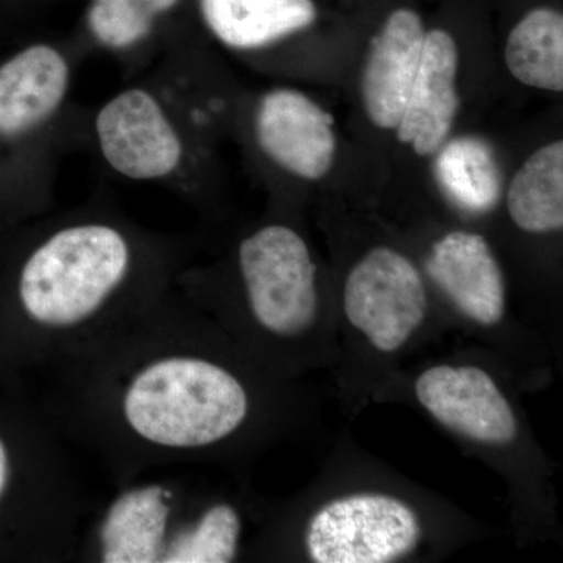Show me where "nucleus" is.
Here are the masks:
<instances>
[{
  "label": "nucleus",
  "instance_id": "f257e3e1",
  "mask_svg": "<svg viewBox=\"0 0 563 563\" xmlns=\"http://www.w3.org/2000/svg\"><path fill=\"white\" fill-rule=\"evenodd\" d=\"M131 335V333H129ZM110 363L99 395L102 428L151 457H181L224 442L247 420L250 395L220 363L181 340L135 333Z\"/></svg>",
  "mask_w": 563,
  "mask_h": 563
},
{
  "label": "nucleus",
  "instance_id": "f03ea898",
  "mask_svg": "<svg viewBox=\"0 0 563 563\" xmlns=\"http://www.w3.org/2000/svg\"><path fill=\"white\" fill-rule=\"evenodd\" d=\"M128 236L103 222H81L52 233L25 258L18 301L52 347L109 342L113 317L132 273Z\"/></svg>",
  "mask_w": 563,
  "mask_h": 563
},
{
  "label": "nucleus",
  "instance_id": "7ed1b4c3",
  "mask_svg": "<svg viewBox=\"0 0 563 563\" xmlns=\"http://www.w3.org/2000/svg\"><path fill=\"white\" fill-rule=\"evenodd\" d=\"M240 273L252 318L263 331L295 339L317 321V265L306 242L285 225H266L244 239Z\"/></svg>",
  "mask_w": 563,
  "mask_h": 563
},
{
  "label": "nucleus",
  "instance_id": "20e7f679",
  "mask_svg": "<svg viewBox=\"0 0 563 563\" xmlns=\"http://www.w3.org/2000/svg\"><path fill=\"white\" fill-rule=\"evenodd\" d=\"M420 518L406 503L361 493L325 504L310 520L306 547L318 563H387L412 553Z\"/></svg>",
  "mask_w": 563,
  "mask_h": 563
},
{
  "label": "nucleus",
  "instance_id": "39448f33",
  "mask_svg": "<svg viewBox=\"0 0 563 563\" xmlns=\"http://www.w3.org/2000/svg\"><path fill=\"white\" fill-rule=\"evenodd\" d=\"M96 133L103 158L129 179H162L179 168V133L147 91L133 88L107 102L96 118Z\"/></svg>",
  "mask_w": 563,
  "mask_h": 563
},
{
  "label": "nucleus",
  "instance_id": "423d86ee",
  "mask_svg": "<svg viewBox=\"0 0 563 563\" xmlns=\"http://www.w3.org/2000/svg\"><path fill=\"white\" fill-rule=\"evenodd\" d=\"M255 135L274 163L302 179H321L331 169L335 154L331 114L302 92L274 90L263 96Z\"/></svg>",
  "mask_w": 563,
  "mask_h": 563
},
{
  "label": "nucleus",
  "instance_id": "0eeeda50",
  "mask_svg": "<svg viewBox=\"0 0 563 563\" xmlns=\"http://www.w3.org/2000/svg\"><path fill=\"white\" fill-rule=\"evenodd\" d=\"M176 495L165 484L122 492L107 507L95 536V558L103 563H162L174 523Z\"/></svg>",
  "mask_w": 563,
  "mask_h": 563
},
{
  "label": "nucleus",
  "instance_id": "6e6552de",
  "mask_svg": "<svg viewBox=\"0 0 563 563\" xmlns=\"http://www.w3.org/2000/svg\"><path fill=\"white\" fill-rule=\"evenodd\" d=\"M424 40L421 18L407 9L393 11L374 38L362 90L366 113L377 128H398L420 69Z\"/></svg>",
  "mask_w": 563,
  "mask_h": 563
},
{
  "label": "nucleus",
  "instance_id": "1a4fd4ad",
  "mask_svg": "<svg viewBox=\"0 0 563 563\" xmlns=\"http://www.w3.org/2000/svg\"><path fill=\"white\" fill-rule=\"evenodd\" d=\"M428 273L470 320L487 328L501 322L506 314V282L484 236L448 233L433 244Z\"/></svg>",
  "mask_w": 563,
  "mask_h": 563
},
{
  "label": "nucleus",
  "instance_id": "9d476101",
  "mask_svg": "<svg viewBox=\"0 0 563 563\" xmlns=\"http://www.w3.org/2000/svg\"><path fill=\"white\" fill-rule=\"evenodd\" d=\"M459 52L450 33H426L417 79L407 99L398 139L420 155H432L442 147L459 110L455 77Z\"/></svg>",
  "mask_w": 563,
  "mask_h": 563
},
{
  "label": "nucleus",
  "instance_id": "9b49d317",
  "mask_svg": "<svg viewBox=\"0 0 563 563\" xmlns=\"http://www.w3.org/2000/svg\"><path fill=\"white\" fill-rule=\"evenodd\" d=\"M69 87L65 57L33 44L0 65V140H16L35 131L60 109Z\"/></svg>",
  "mask_w": 563,
  "mask_h": 563
},
{
  "label": "nucleus",
  "instance_id": "f8f14e48",
  "mask_svg": "<svg viewBox=\"0 0 563 563\" xmlns=\"http://www.w3.org/2000/svg\"><path fill=\"white\" fill-rule=\"evenodd\" d=\"M203 22L225 46L258 49L310 27L312 0H199Z\"/></svg>",
  "mask_w": 563,
  "mask_h": 563
},
{
  "label": "nucleus",
  "instance_id": "ddd939ff",
  "mask_svg": "<svg viewBox=\"0 0 563 563\" xmlns=\"http://www.w3.org/2000/svg\"><path fill=\"white\" fill-rule=\"evenodd\" d=\"M507 209L525 232L544 233L563 228V143L554 141L532 154L515 174L507 192Z\"/></svg>",
  "mask_w": 563,
  "mask_h": 563
},
{
  "label": "nucleus",
  "instance_id": "4468645a",
  "mask_svg": "<svg viewBox=\"0 0 563 563\" xmlns=\"http://www.w3.org/2000/svg\"><path fill=\"white\" fill-rule=\"evenodd\" d=\"M437 152V180L455 206L484 213L498 203L501 172L492 147L484 140L461 136L442 144Z\"/></svg>",
  "mask_w": 563,
  "mask_h": 563
},
{
  "label": "nucleus",
  "instance_id": "2eb2a0df",
  "mask_svg": "<svg viewBox=\"0 0 563 563\" xmlns=\"http://www.w3.org/2000/svg\"><path fill=\"white\" fill-rule=\"evenodd\" d=\"M507 68L515 79L540 90H563V18L536 9L515 25L506 44Z\"/></svg>",
  "mask_w": 563,
  "mask_h": 563
},
{
  "label": "nucleus",
  "instance_id": "dca6fc26",
  "mask_svg": "<svg viewBox=\"0 0 563 563\" xmlns=\"http://www.w3.org/2000/svg\"><path fill=\"white\" fill-rule=\"evenodd\" d=\"M242 518L229 504H214L191 523L174 529L162 563H228L239 553Z\"/></svg>",
  "mask_w": 563,
  "mask_h": 563
},
{
  "label": "nucleus",
  "instance_id": "f3484780",
  "mask_svg": "<svg viewBox=\"0 0 563 563\" xmlns=\"http://www.w3.org/2000/svg\"><path fill=\"white\" fill-rule=\"evenodd\" d=\"M180 0H92L88 22L95 38L111 49H125L150 35L155 18Z\"/></svg>",
  "mask_w": 563,
  "mask_h": 563
},
{
  "label": "nucleus",
  "instance_id": "a211bd4d",
  "mask_svg": "<svg viewBox=\"0 0 563 563\" xmlns=\"http://www.w3.org/2000/svg\"><path fill=\"white\" fill-rule=\"evenodd\" d=\"M11 477V457L9 448L0 437V501H2L3 495H5L7 487H9Z\"/></svg>",
  "mask_w": 563,
  "mask_h": 563
}]
</instances>
